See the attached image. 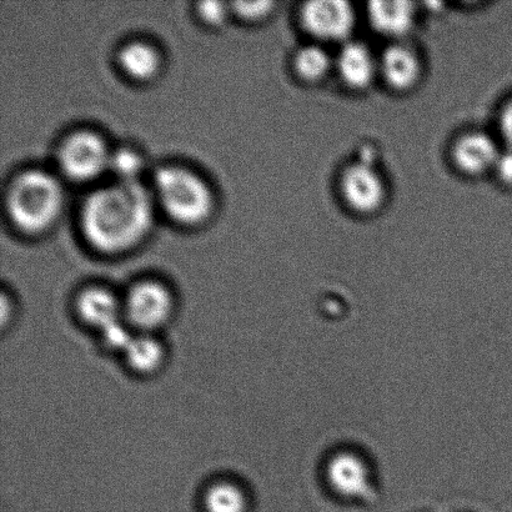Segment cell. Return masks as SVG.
Listing matches in <instances>:
<instances>
[{"label": "cell", "mask_w": 512, "mask_h": 512, "mask_svg": "<svg viewBox=\"0 0 512 512\" xmlns=\"http://www.w3.org/2000/svg\"><path fill=\"white\" fill-rule=\"evenodd\" d=\"M153 205L140 182H119L97 190L85 200L82 228L85 238L103 253L134 247L149 232Z\"/></svg>", "instance_id": "6da1fadb"}, {"label": "cell", "mask_w": 512, "mask_h": 512, "mask_svg": "<svg viewBox=\"0 0 512 512\" xmlns=\"http://www.w3.org/2000/svg\"><path fill=\"white\" fill-rule=\"evenodd\" d=\"M338 67L344 82L356 89L368 87L376 73L374 55L361 43H348L341 49Z\"/></svg>", "instance_id": "8fae6325"}, {"label": "cell", "mask_w": 512, "mask_h": 512, "mask_svg": "<svg viewBox=\"0 0 512 512\" xmlns=\"http://www.w3.org/2000/svg\"><path fill=\"white\" fill-rule=\"evenodd\" d=\"M174 300L164 285L143 281L129 291L123 301L124 320L140 333L150 334L172 318Z\"/></svg>", "instance_id": "277c9868"}, {"label": "cell", "mask_w": 512, "mask_h": 512, "mask_svg": "<svg viewBox=\"0 0 512 512\" xmlns=\"http://www.w3.org/2000/svg\"><path fill=\"white\" fill-rule=\"evenodd\" d=\"M381 69L391 87L400 90L414 87L421 72L418 57L403 45L386 49L381 60Z\"/></svg>", "instance_id": "4fadbf2b"}, {"label": "cell", "mask_w": 512, "mask_h": 512, "mask_svg": "<svg viewBox=\"0 0 512 512\" xmlns=\"http://www.w3.org/2000/svg\"><path fill=\"white\" fill-rule=\"evenodd\" d=\"M123 354L130 369L139 374L154 373L160 368L164 359V350L159 341L152 335L144 333L134 335Z\"/></svg>", "instance_id": "5bb4252c"}, {"label": "cell", "mask_w": 512, "mask_h": 512, "mask_svg": "<svg viewBox=\"0 0 512 512\" xmlns=\"http://www.w3.org/2000/svg\"><path fill=\"white\" fill-rule=\"evenodd\" d=\"M301 18L309 33L331 42L348 38L355 25L353 7L343 0L306 3Z\"/></svg>", "instance_id": "52a82bcc"}, {"label": "cell", "mask_w": 512, "mask_h": 512, "mask_svg": "<svg viewBox=\"0 0 512 512\" xmlns=\"http://www.w3.org/2000/svg\"><path fill=\"white\" fill-rule=\"evenodd\" d=\"M331 60L323 48L309 45L299 50L295 58L296 72L306 80H319L324 78L330 70Z\"/></svg>", "instance_id": "e0dca14e"}, {"label": "cell", "mask_w": 512, "mask_h": 512, "mask_svg": "<svg viewBox=\"0 0 512 512\" xmlns=\"http://www.w3.org/2000/svg\"><path fill=\"white\" fill-rule=\"evenodd\" d=\"M498 145L483 133L465 135L455 145L454 158L464 173L478 175L495 168L500 158Z\"/></svg>", "instance_id": "30bf717a"}, {"label": "cell", "mask_w": 512, "mask_h": 512, "mask_svg": "<svg viewBox=\"0 0 512 512\" xmlns=\"http://www.w3.org/2000/svg\"><path fill=\"white\" fill-rule=\"evenodd\" d=\"M199 13L210 23H220L227 14V8L222 2H204L199 4Z\"/></svg>", "instance_id": "44dd1931"}, {"label": "cell", "mask_w": 512, "mask_h": 512, "mask_svg": "<svg viewBox=\"0 0 512 512\" xmlns=\"http://www.w3.org/2000/svg\"><path fill=\"white\" fill-rule=\"evenodd\" d=\"M142 167V159L132 150L120 149L110 154L109 168L117 174L119 182H139Z\"/></svg>", "instance_id": "ac0fdd59"}, {"label": "cell", "mask_w": 512, "mask_h": 512, "mask_svg": "<svg viewBox=\"0 0 512 512\" xmlns=\"http://www.w3.org/2000/svg\"><path fill=\"white\" fill-rule=\"evenodd\" d=\"M110 153L97 134L79 132L65 140L59 150V164L69 178L89 180L109 168Z\"/></svg>", "instance_id": "8992f818"}, {"label": "cell", "mask_w": 512, "mask_h": 512, "mask_svg": "<svg viewBox=\"0 0 512 512\" xmlns=\"http://www.w3.org/2000/svg\"><path fill=\"white\" fill-rule=\"evenodd\" d=\"M63 192L57 179L43 170H28L9 189L7 209L10 219L25 233L43 232L57 219Z\"/></svg>", "instance_id": "7a4b0ae2"}, {"label": "cell", "mask_w": 512, "mask_h": 512, "mask_svg": "<svg viewBox=\"0 0 512 512\" xmlns=\"http://www.w3.org/2000/svg\"><path fill=\"white\" fill-rule=\"evenodd\" d=\"M75 309L83 323L100 331L124 319L123 303H120L112 291L98 286L82 291L75 303Z\"/></svg>", "instance_id": "9c48e42d"}, {"label": "cell", "mask_w": 512, "mask_h": 512, "mask_svg": "<svg viewBox=\"0 0 512 512\" xmlns=\"http://www.w3.org/2000/svg\"><path fill=\"white\" fill-rule=\"evenodd\" d=\"M100 333H102L104 344L107 345L109 349L119 350L122 351V353L128 348L130 341H132L135 335L132 333V326L124 319L108 326L107 329L100 331Z\"/></svg>", "instance_id": "d6986e66"}, {"label": "cell", "mask_w": 512, "mask_h": 512, "mask_svg": "<svg viewBox=\"0 0 512 512\" xmlns=\"http://www.w3.org/2000/svg\"><path fill=\"white\" fill-rule=\"evenodd\" d=\"M343 193L350 207L360 213H373L384 203L385 185L375 169L356 164L346 170Z\"/></svg>", "instance_id": "ba28073f"}, {"label": "cell", "mask_w": 512, "mask_h": 512, "mask_svg": "<svg viewBox=\"0 0 512 512\" xmlns=\"http://www.w3.org/2000/svg\"><path fill=\"white\" fill-rule=\"evenodd\" d=\"M204 509L207 512H248V498L239 485L230 481H219L204 494Z\"/></svg>", "instance_id": "9a60e30c"}, {"label": "cell", "mask_w": 512, "mask_h": 512, "mask_svg": "<svg viewBox=\"0 0 512 512\" xmlns=\"http://www.w3.org/2000/svg\"><path fill=\"white\" fill-rule=\"evenodd\" d=\"M119 62L130 77L152 78L159 68V55L145 43H130L120 52Z\"/></svg>", "instance_id": "2e32d148"}, {"label": "cell", "mask_w": 512, "mask_h": 512, "mask_svg": "<svg viewBox=\"0 0 512 512\" xmlns=\"http://www.w3.org/2000/svg\"><path fill=\"white\" fill-rule=\"evenodd\" d=\"M155 189L165 212L177 222L198 224L212 210V193L197 174L178 167L160 168L155 174Z\"/></svg>", "instance_id": "3957f363"}, {"label": "cell", "mask_w": 512, "mask_h": 512, "mask_svg": "<svg viewBox=\"0 0 512 512\" xmlns=\"http://www.w3.org/2000/svg\"><path fill=\"white\" fill-rule=\"evenodd\" d=\"M501 130L508 143L512 147V103L505 108L503 115H501Z\"/></svg>", "instance_id": "603a6c76"}, {"label": "cell", "mask_w": 512, "mask_h": 512, "mask_svg": "<svg viewBox=\"0 0 512 512\" xmlns=\"http://www.w3.org/2000/svg\"><path fill=\"white\" fill-rule=\"evenodd\" d=\"M235 12L244 18H260L269 13L273 3L271 2H237L234 3Z\"/></svg>", "instance_id": "ffe728a7"}, {"label": "cell", "mask_w": 512, "mask_h": 512, "mask_svg": "<svg viewBox=\"0 0 512 512\" xmlns=\"http://www.w3.org/2000/svg\"><path fill=\"white\" fill-rule=\"evenodd\" d=\"M371 25L389 37H401L413 28L415 8L409 2H373L369 4Z\"/></svg>", "instance_id": "7c38bea8"}, {"label": "cell", "mask_w": 512, "mask_h": 512, "mask_svg": "<svg viewBox=\"0 0 512 512\" xmlns=\"http://www.w3.org/2000/svg\"><path fill=\"white\" fill-rule=\"evenodd\" d=\"M325 479L330 490L344 500H368L373 494V471L356 451L341 450L331 455L325 464Z\"/></svg>", "instance_id": "5b68a950"}, {"label": "cell", "mask_w": 512, "mask_h": 512, "mask_svg": "<svg viewBox=\"0 0 512 512\" xmlns=\"http://www.w3.org/2000/svg\"><path fill=\"white\" fill-rule=\"evenodd\" d=\"M495 168L498 170L499 178L503 182L512 184V150L508 153L500 154Z\"/></svg>", "instance_id": "7402d4cb"}]
</instances>
